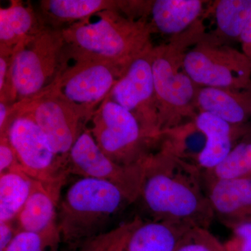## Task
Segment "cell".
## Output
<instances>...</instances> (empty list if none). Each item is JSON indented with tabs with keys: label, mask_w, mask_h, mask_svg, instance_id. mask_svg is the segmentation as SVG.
<instances>
[{
	"label": "cell",
	"mask_w": 251,
	"mask_h": 251,
	"mask_svg": "<svg viewBox=\"0 0 251 251\" xmlns=\"http://www.w3.org/2000/svg\"><path fill=\"white\" fill-rule=\"evenodd\" d=\"M15 170H22L17 156L7 135H0V174Z\"/></svg>",
	"instance_id": "f1b7e54d"
},
{
	"label": "cell",
	"mask_w": 251,
	"mask_h": 251,
	"mask_svg": "<svg viewBox=\"0 0 251 251\" xmlns=\"http://www.w3.org/2000/svg\"><path fill=\"white\" fill-rule=\"evenodd\" d=\"M204 35L201 21L187 31L172 37L168 44L154 47L152 72L159 128L167 130L194 120L196 100L200 87L183 67L185 54Z\"/></svg>",
	"instance_id": "277c9868"
},
{
	"label": "cell",
	"mask_w": 251,
	"mask_h": 251,
	"mask_svg": "<svg viewBox=\"0 0 251 251\" xmlns=\"http://www.w3.org/2000/svg\"><path fill=\"white\" fill-rule=\"evenodd\" d=\"M202 175L213 179L251 177V142L237 144L224 161Z\"/></svg>",
	"instance_id": "cb8c5ba5"
},
{
	"label": "cell",
	"mask_w": 251,
	"mask_h": 251,
	"mask_svg": "<svg viewBox=\"0 0 251 251\" xmlns=\"http://www.w3.org/2000/svg\"><path fill=\"white\" fill-rule=\"evenodd\" d=\"M30 112L54 152L69 156L80 135L88 127L95 110L73 103L51 89L16 103Z\"/></svg>",
	"instance_id": "9c48e42d"
},
{
	"label": "cell",
	"mask_w": 251,
	"mask_h": 251,
	"mask_svg": "<svg viewBox=\"0 0 251 251\" xmlns=\"http://www.w3.org/2000/svg\"><path fill=\"white\" fill-rule=\"evenodd\" d=\"M14 223H0V251H4L9 247L13 239L18 233Z\"/></svg>",
	"instance_id": "f546056e"
},
{
	"label": "cell",
	"mask_w": 251,
	"mask_h": 251,
	"mask_svg": "<svg viewBox=\"0 0 251 251\" xmlns=\"http://www.w3.org/2000/svg\"><path fill=\"white\" fill-rule=\"evenodd\" d=\"M94 239L90 241L85 245L82 246L80 249H77L76 251L69 250V249H66V250L59 251H92L93 250Z\"/></svg>",
	"instance_id": "d6a6232c"
},
{
	"label": "cell",
	"mask_w": 251,
	"mask_h": 251,
	"mask_svg": "<svg viewBox=\"0 0 251 251\" xmlns=\"http://www.w3.org/2000/svg\"><path fill=\"white\" fill-rule=\"evenodd\" d=\"M140 219V216H136L132 221L96 238L92 251H124L128 234Z\"/></svg>",
	"instance_id": "4316f807"
},
{
	"label": "cell",
	"mask_w": 251,
	"mask_h": 251,
	"mask_svg": "<svg viewBox=\"0 0 251 251\" xmlns=\"http://www.w3.org/2000/svg\"><path fill=\"white\" fill-rule=\"evenodd\" d=\"M61 29L66 59L94 57L127 69L134 59L153 47L155 32L148 17L133 19L117 10H106Z\"/></svg>",
	"instance_id": "7a4b0ae2"
},
{
	"label": "cell",
	"mask_w": 251,
	"mask_h": 251,
	"mask_svg": "<svg viewBox=\"0 0 251 251\" xmlns=\"http://www.w3.org/2000/svg\"><path fill=\"white\" fill-rule=\"evenodd\" d=\"M139 200L150 220L209 229L215 218L202 172L159 146L144 164Z\"/></svg>",
	"instance_id": "6da1fadb"
},
{
	"label": "cell",
	"mask_w": 251,
	"mask_h": 251,
	"mask_svg": "<svg viewBox=\"0 0 251 251\" xmlns=\"http://www.w3.org/2000/svg\"><path fill=\"white\" fill-rule=\"evenodd\" d=\"M61 242L59 229L44 233L19 231L4 251H59Z\"/></svg>",
	"instance_id": "d4e9b609"
},
{
	"label": "cell",
	"mask_w": 251,
	"mask_h": 251,
	"mask_svg": "<svg viewBox=\"0 0 251 251\" xmlns=\"http://www.w3.org/2000/svg\"><path fill=\"white\" fill-rule=\"evenodd\" d=\"M154 47L132 62L107 98L130 112L147 136L159 143L161 133L152 72Z\"/></svg>",
	"instance_id": "8fae6325"
},
{
	"label": "cell",
	"mask_w": 251,
	"mask_h": 251,
	"mask_svg": "<svg viewBox=\"0 0 251 251\" xmlns=\"http://www.w3.org/2000/svg\"><path fill=\"white\" fill-rule=\"evenodd\" d=\"M64 185L34 179L27 202L15 221L18 232L44 233L58 229L57 215Z\"/></svg>",
	"instance_id": "5bb4252c"
},
{
	"label": "cell",
	"mask_w": 251,
	"mask_h": 251,
	"mask_svg": "<svg viewBox=\"0 0 251 251\" xmlns=\"http://www.w3.org/2000/svg\"><path fill=\"white\" fill-rule=\"evenodd\" d=\"M6 135L22 171L31 179L48 184H64L69 176V156L54 152L32 115L16 104L0 135Z\"/></svg>",
	"instance_id": "52a82bcc"
},
{
	"label": "cell",
	"mask_w": 251,
	"mask_h": 251,
	"mask_svg": "<svg viewBox=\"0 0 251 251\" xmlns=\"http://www.w3.org/2000/svg\"><path fill=\"white\" fill-rule=\"evenodd\" d=\"M11 104L6 101H0V132L6 127L10 115Z\"/></svg>",
	"instance_id": "1f68e13d"
},
{
	"label": "cell",
	"mask_w": 251,
	"mask_h": 251,
	"mask_svg": "<svg viewBox=\"0 0 251 251\" xmlns=\"http://www.w3.org/2000/svg\"><path fill=\"white\" fill-rule=\"evenodd\" d=\"M132 204L116 186L108 181L80 177L61 198L57 215L61 240L76 251L105 229L115 216Z\"/></svg>",
	"instance_id": "3957f363"
},
{
	"label": "cell",
	"mask_w": 251,
	"mask_h": 251,
	"mask_svg": "<svg viewBox=\"0 0 251 251\" xmlns=\"http://www.w3.org/2000/svg\"><path fill=\"white\" fill-rule=\"evenodd\" d=\"M144 164L122 166L112 161L99 148L89 128L80 135L69 153V174L111 183L132 204L139 198Z\"/></svg>",
	"instance_id": "7c38bea8"
},
{
	"label": "cell",
	"mask_w": 251,
	"mask_h": 251,
	"mask_svg": "<svg viewBox=\"0 0 251 251\" xmlns=\"http://www.w3.org/2000/svg\"><path fill=\"white\" fill-rule=\"evenodd\" d=\"M203 6L201 0H155L150 9V23L154 31L174 37L199 21Z\"/></svg>",
	"instance_id": "ac0fdd59"
},
{
	"label": "cell",
	"mask_w": 251,
	"mask_h": 251,
	"mask_svg": "<svg viewBox=\"0 0 251 251\" xmlns=\"http://www.w3.org/2000/svg\"><path fill=\"white\" fill-rule=\"evenodd\" d=\"M92 136L105 156L122 166L143 165L159 143L150 139L130 112L110 99L92 115Z\"/></svg>",
	"instance_id": "8992f818"
},
{
	"label": "cell",
	"mask_w": 251,
	"mask_h": 251,
	"mask_svg": "<svg viewBox=\"0 0 251 251\" xmlns=\"http://www.w3.org/2000/svg\"><path fill=\"white\" fill-rule=\"evenodd\" d=\"M203 179L214 217L227 227L251 220V177Z\"/></svg>",
	"instance_id": "4fadbf2b"
},
{
	"label": "cell",
	"mask_w": 251,
	"mask_h": 251,
	"mask_svg": "<svg viewBox=\"0 0 251 251\" xmlns=\"http://www.w3.org/2000/svg\"><path fill=\"white\" fill-rule=\"evenodd\" d=\"M72 65L65 61L51 89L77 105L96 110L108 97L127 69L104 59L72 57Z\"/></svg>",
	"instance_id": "30bf717a"
},
{
	"label": "cell",
	"mask_w": 251,
	"mask_h": 251,
	"mask_svg": "<svg viewBox=\"0 0 251 251\" xmlns=\"http://www.w3.org/2000/svg\"><path fill=\"white\" fill-rule=\"evenodd\" d=\"M186 225L140 218L130 230L124 251H175L188 229Z\"/></svg>",
	"instance_id": "e0dca14e"
},
{
	"label": "cell",
	"mask_w": 251,
	"mask_h": 251,
	"mask_svg": "<svg viewBox=\"0 0 251 251\" xmlns=\"http://www.w3.org/2000/svg\"><path fill=\"white\" fill-rule=\"evenodd\" d=\"M196 105L199 112H207L232 125L243 126L251 116V91L200 87Z\"/></svg>",
	"instance_id": "2e32d148"
},
{
	"label": "cell",
	"mask_w": 251,
	"mask_h": 251,
	"mask_svg": "<svg viewBox=\"0 0 251 251\" xmlns=\"http://www.w3.org/2000/svg\"><path fill=\"white\" fill-rule=\"evenodd\" d=\"M122 1L43 0L40 9L46 25L62 29L106 10H121Z\"/></svg>",
	"instance_id": "d6986e66"
},
{
	"label": "cell",
	"mask_w": 251,
	"mask_h": 251,
	"mask_svg": "<svg viewBox=\"0 0 251 251\" xmlns=\"http://www.w3.org/2000/svg\"><path fill=\"white\" fill-rule=\"evenodd\" d=\"M34 179L22 170L0 174V223H14L27 202Z\"/></svg>",
	"instance_id": "44dd1931"
},
{
	"label": "cell",
	"mask_w": 251,
	"mask_h": 251,
	"mask_svg": "<svg viewBox=\"0 0 251 251\" xmlns=\"http://www.w3.org/2000/svg\"><path fill=\"white\" fill-rule=\"evenodd\" d=\"M194 122L206 138L197 161L202 173L211 171L224 161L235 146L234 142L246 131L242 126L230 125L207 112H198Z\"/></svg>",
	"instance_id": "9a60e30c"
},
{
	"label": "cell",
	"mask_w": 251,
	"mask_h": 251,
	"mask_svg": "<svg viewBox=\"0 0 251 251\" xmlns=\"http://www.w3.org/2000/svg\"><path fill=\"white\" fill-rule=\"evenodd\" d=\"M175 251H226L209 229L193 227L188 229Z\"/></svg>",
	"instance_id": "484cf974"
},
{
	"label": "cell",
	"mask_w": 251,
	"mask_h": 251,
	"mask_svg": "<svg viewBox=\"0 0 251 251\" xmlns=\"http://www.w3.org/2000/svg\"><path fill=\"white\" fill-rule=\"evenodd\" d=\"M232 237L226 245V251H251V220L242 221L229 227Z\"/></svg>",
	"instance_id": "83f0119b"
},
{
	"label": "cell",
	"mask_w": 251,
	"mask_h": 251,
	"mask_svg": "<svg viewBox=\"0 0 251 251\" xmlns=\"http://www.w3.org/2000/svg\"><path fill=\"white\" fill-rule=\"evenodd\" d=\"M64 49L62 30L46 25L15 49L11 67L14 104L37 97L53 83L65 63Z\"/></svg>",
	"instance_id": "5b68a950"
},
{
	"label": "cell",
	"mask_w": 251,
	"mask_h": 251,
	"mask_svg": "<svg viewBox=\"0 0 251 251\" xmlns=\"http://www.w3.org/2000/svg\"><path fill=\"white\" fill-rule=\"evenodd\" d=\"M242 43V52L251 60V17L239 36Z\"/></svg>",
	"instance_id": "4dcf8cb0"
},
{
	"label": "cell",
	"mask_w": 251,
	"mask_h": 251,
	"mask_svg": "<svg viewBox=\"0 0 251 251\" xmlns=\"http://www.w3.org/2000/svg\"><path fill=\"white\" fill-rule=\"evenodd\" d=\"M45 25L30 5L12 0L0 9V52H14L21 43Z\"/></svg>",
	"instance_id": "ffe728a7"
},
{
	"label": "cell",
	"mask_w": 251,
	"mask_h": 251,
	"mask_svg": "<svg viewBox=\"0 0 251 251\" xmlns=\"http://www.w3.org/2000/svg\"><path fill=\"white\" fill-rule=\"evenodd\" d=\"M205 140V136L192 120L163 132L159 147L180 160L197 166Z\"/></svg>",
	"instance_id": "7402d4cb"
},
{
	"label": "cell",
	"mask_w": 251,
	"mask_h": 251,
	"mask_svg": "<svg viewBox=\"0 0 251 251\" xmlns=\"http://www.w3.org/2000/svg\"><path fill=\"white\" fill-rule=\"evenodd\" d=\"M183 67L200 87L251 91V60L243 52L204 35L185 54Z\"/></svg>",
	"instance_id": "ba28073f"
},
{
	"label": "cell",
	"mask_w": 251,
	"mask_h": 251,
	"mask_svg": "<svg viewBox=\"0 0 251 251\" xmlns=\"http://www.w3.org/2000/svg\"><path fill=\"white\" fill-rule=\"evenodd\" d=\"M218 32L221 36L239 39L251 17V0H220L214 6Z\"/></svg>",
	"instance_id": "603a6c76"
}]
</instances>
